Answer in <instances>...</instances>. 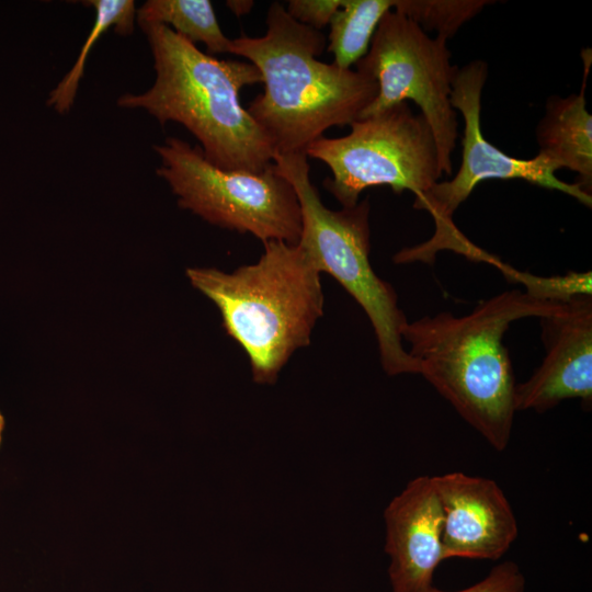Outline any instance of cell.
<instances>
[{"instance_id":"obj_1","label":"cell","mask_w":592,"mask_h":592,"mask_svg":"<svg viewBox=\"0 0 592 592\" xmlns=\"http://www.w3.org/2000/svg\"><path fill=\"white\" fill-rule=\"evenodd\" d=\"M558 305L511 289L479 303L465 316L444 311L407 321L401 338L419 374L501 452L509 445L516 412V384L503 335L512 322L540 318Z\"/></svg>"},{"instance_id":"obj_2","label":"cell","mask_w":592,"mask_h":592,"mask_svg":"<svg viewBox=\"0 0 592 592\" xmlns=\"http://www.w3.org/2000/svg\"><path fill=\"white\" fill-rule=\"evenodd\" d=\"M260 37L230 39L229 54L254 65L264 90L247 111L269 137L275 153L305 152L334 126L358 119L375 100L377 82L361 70L320 61L322 32L294 20L280 2L266 14Z\"/></svg>"},{"instance_id":"obj_3","label":"cell","mask_w":592,"mask_h":592,"mask_svg":"<svg viewBox=\"0 0 592 592\" xmlns=\"http://www.w3.org/2000/svg\"><path fill=\"white\" fill-rule=\"evenodd\" d=\"M156 79L141 93L117 99L123 109H141L162 126L183 125L207 161L219 169L260 173L273 163L275 149L239 99L242 88L262 83L249 61L218 59L200 50L163 24H146Z\"/></svg>"},{"instance_id":"obj_4","label":"cell","mask_w":592,"mask_h":592,"mask_svg":"<svg viewBox=\"0 0 592 592\" xmlns=\"http://www.w3.org/2000/svg\"><path fill=\"white\" fill-rule=\"evenodd\" d=\"M263 246L257 263L232 273L192 267L186 275L218 307L227 334L249 357L254 383L272 385L292 354L309 344L323 293L320 271L299 242Z\"/></svg>"},{"instance_id":"obj_5","label":"cell","mask_w":592,"mask_h":592,"mask_svg":"<svg viewBox=\"0 0 592 592\" xmlns=\"http://www.w3.org/2000/svg\"><path fill=\"white\" fill-rule=\"evenodd\" d=\"M305 152L275 153L277 172L294 187L301 210L299 243L318 270L333 276L367 315L378 343L380 363L389 376L419 374L417 361L402 345L401 330L408 321L398 307L390 284L369 262V201L353 207L329 209L310 181Z\"/></svg>"},{"instance_id":"obj_6","label":"cell","mask_w":592,"mask_h":592,"mask_svg":"<svg viewBox=\"0 0 592 592\" xmlns=\"http://www.w3.org/2000/svg\"><path fill=\"white\" fill-rule=\"evenodd\" d=\"M488 75L487 64L474 60L457 70L453 81L451 103L464 118L462 163L456 175L436 182L431 189L414 198V208L429 212L435 223L434 235L425 242L400 250L396 263H432L441 250H452L470 260L487 261L497 266L501 261L473 244L454 225L453 215L482 181L520 179L548 190H556L578 200L588 207L592 195L574 183L559 180L557 168L544 155L531 159H519L504 153L490 144L481 132V94Z\"/></svg>"},{"instance_id":"obj_7","label":"cell","mask_w":592,"mask_h":592,"mask_svg":"<svg viewBox=\"0 0 592 592\" xmlns=\"http://www.w3.org/2000/svg\"><path fill=\"white\" fill-rule=\"evenodd\" d=\"M153 150L160 158L156 172L169 184L180 207L213 225L252 234L262 242L299 241L300 205L274 162L260 173L223 170L206 160L200 146L178 137H168Z\"/></svg>"},{"instance_id":"obj_8","label":"cell","mask_w":592,"mask_h":592,"mask_svg":"<svg viewBox=\"0 0 592 592\" xmlns=\"http://www.w3.org/2000/svg\"><path fill=\"white\" fill-rule=\"evenodd\" d=\"M342 137H320L305 150L331 170L325 187L342 207H353L361 193L376 185L394 192L410 191L415 197L442 177L433 133L408 102L350 124Z\"/></svg>"},{"instance_id":"obj_9","label":"cell","mask_w":592,"mask_h":592,"mask_svg":"<svg viewBox=\"0 0 592 592\" xmlns=\"http://www.w3.org/2000/svg\"><path fill=\"white\" fill-rule=\"evenodd\" d=\"M356 69L371 76L378 87L375 100L360 118L413 101L433 133L442 173L451 174L458 136L451 93L458 68L451 62L447 41L430 37L415 22L390 10Z\"/></svg>"},{"instance_id":"obj_10","label":"cell","mask_w":592,"mask_h":592,"mask_svg":"<svg viewBox=\"0 0 592 592\" xmlns=\"http://www.w3.org/2000/svg\"><path fill=\"white\" fill-rule=\"evenodd\" d=\"M539 320L545 357L526 382L515 385V411L545 412L572 398L591 403L592 295L561 301Z\"/></svg>"},{"instance_id":"obj_11","label":"cell","mask_w":592,"mask_h":592,"mask_svg":"<svg viewBox=\"0 0 592 592\" xmlns=\"http://www.w3.org/2000/svg\"><path fill=\"white\" fill-rule=\"evenodd\" d=\"M443 513L445 559L498 560L519 535L512 506L492 479L453 471L432 476Z\"/></svg>"},{"instance_id":"obj_12","label":"cell","mask_w":592,"mask_h":592,"mask_svg":"<svg viewBox=\"0 0 592 592\" xmlns=\"http://www.w3.org/2000/svg\"><path fill=\"white\" fill-rule=\"evenodd\" d=\"M392 592H424L444 560L443 513L432 476L411 479L384 511Z\"/></svg>"},{"instance_id":"obj_13","label":"cell","mask_w":592,"mask_h":592,"mask_svg":"<svg viewBox=\"0 0 592 592\" xmlns=\"http://www.w3.org/2000/svg\"><path fill=\"white\" fill-rule=\"evenodd\" d=\"M584 73L581 90L566 98L550 96L545 114L536 127L539 152L558 169L578 174L577 184L591 195L592 191V116L584 96L591 66V50L583 56Z\"/></svg>"},{"instance_id":"obj_14","label":"cell","mask_w":592,"mask_h":592,"mask_svg":"<svg viewBox=\"0 0 592 592\" xmlns=\"http://www.w3.org/2000/svg\"><path fill=\"white\" fill-rule=\"evenodd\" d=\"M136 21L139 26L167 25L192 44H204L209 55L229 54L230 38L209 0H148L136 10Z\"/></svg>"},{"instance_id":"obj_15","label":"cell","mask_w":592,"mask_h":592,"mask_svg":"<svg viewBox=\"0 0 592 592\" xmlns=\"http://www.w3.org/2000/svg\"><path fill=\"white\" fill-rule=\"evenodd\" d=\"M395 0H342L329 25L328 52L338 67L350 69L362 59L383 16Z\"/></svg>"},{"instance_id":"obj_16","label":"cell","mask_w":592,"mask_h":592,"mask_svg":"<svg viewBox=\"0 0 592 592\" xmlns=\"http://www.w3.org/2000/svg\"><path fill=\"white\" fill-rule=\"evenodd\" d=\"M82 3L94 9L95 20L75 64L48 95L47 105L60 114L68 113L75 103L88 56L96 41L110 27L121 35H129L136 21L137 9L133 0H89Z\"/></svg>"},{"instance_id":"obj_17","label":"cell","mask_w":592,"mask_h":592,"mask_svg":"<svg viewBox=\"0 0 592 592\" xmlns=\"http://www.w3.org/2000/svg\"><path fill=\"white\" fill-rule=\"evenodd\" d=\"M487 0H395L394 11L415 22L424 32L435 31L446 41L490 4Z\"/></svg>"},{"instance_id":"obj_18","label":"cell","mask_w":592,"mask_h":592,"mask_svg":"<svg viewBox=\"0 0 592 592\" xmlns=\"http://www.w3.org/2000/svg\"><path fill=\"white\" fill-rule=\"evenodd\" d=\"M523 284L526 293L538 299L561 303L580 295L592 294L591 272H568L561 276L542 277L512 267L505 274Z\"/></svg>"},{"instance_id":"obj_19","label":"cell","mask_w":592,"mask_h":592,"mask_svg":"<svg viewBox=\"0 0 592 592\" xmlns=\"http://www.w3.org/2000/svg\"><path fill=\"white\" fill-rule=\"evenodd\" d=\"M526 579L514 561L506 560L494 566L479 582L453 592H524ZM424 592H446L431 587Z\"/></svg>"},{"instance_id":"obj_20","label":"cell","mask_w":592,"mask_h":592,"mask_svg":"<svg viewBox=\"0 0 592 592\" xmlns=\"http://www.w3.org/2000/svg\"><path fill=\"white\" fill-rule=\"evenodd\" d=\"M341 4L342 0H289L285 9L297 22L321 32Z\"/></svg>"},{"instance_id":"obj_21","label":"cell","mask_w":592,"mask_h":592,"mask_svg":"<svg viewBox=\"0 0 592 592\" xmlns=\"http://www.w3.org/2000/svg\"><path fill=\"white\" fill-rule=\"evenodd\" d=\"M226 5L236 16L248 14L254 5L252 0H228Z\"/></svg>"},{"instance_id":"obj_22","label":"cell","mask_w":592,"mask_h":592,"mask_svg":"<svg viewBox=\"0 0 592 592\" xmlns=\"http://www.w3.org/2000/svg\"><path fill=\"white\" fill-rule=\"evenodd\" d=\"M4 426H5V420H4V417H3V414H2V412L0 410V445H1V442H2Z\"/></svg>"}]
</instances>
